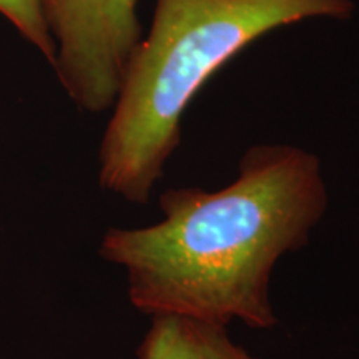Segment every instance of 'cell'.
Segmentation results:
<instances>
[{
    "instance_id": "obj_4",
    "label": "cell",
    "mask_w": 359,
    "mask_h": 359,
    "mask_svg": "<svg viewBox=\"0 0 359 359\" xmlns=\"http://www.w3.org/2000/svg\"><path fill=\"white\" fill-rule=\"evenodd\" d=\"M137 356L138 359H257L228 336L226 326L177 314L151 318Z\"/></svg>"
},
{
    "instance_id": "obj_1",
    "label": "cell",
    "mask_w": 359,
    "mask_h": 359,
    "mask_svg": "<svg viewBox=\"0 0 359 359\" xmlns=\"http://www.w3.org/2000/svg\"><path fill=\"white\" fill-rule=\"evenodd\" d=\"M326 206L318 156L291 145H255L230 185L170 188L160 198L161 222L110 228L98 255L125 269L130 303L147 316L269 330L278 325L273 269L308 245Z\"/></svg>"
},
{
    "instance_id": "obj_3",
    "label": "cell",
    "mask_w": 359,
    "mask_h": 359,
    "mask_svg": "<svg viewBox=\"0 0 359 359\" xmlns=\"http://www.w3.org/2000/svg\"><path fill=\"white\" fill-rule=\"evenodd\" d=\"M138 0H47L45 17L55 58L52 67L80 109L114 107L142 42Z\"/></svg>"
},
{
    "instance_id": "obj_2",
    "label": "cell",
    "mask_w": 359,
    "mask_h": 359,
    "mask_svg": "<svg viewBox=\"0 0 359 359\" xmlns=\"http://www.w3.org/2000/svg\"><path fill=\"white\" fill-rule=\"evenodd\" d=\"M351 13V0H156L103 135L100 187L147 203L180 145L183 111L215 72L278 27Z\"/></svg>"
},
{
    "instance_id": "obj_5",
    "label": "cell",
    "mask_w": 359,
    "mask_h": 359,
    "mask_svg": "<svg viewBox=\"0 0 359 359\" xmlns=\"http://www.w3.org/2000/svg\"><path fill=\"white\" fill-rule=\"evenodd\" d=\"M45 4L47 0H0V15L52 65L55 47L45 17Z\"/></svg>"
}]
</instances>
